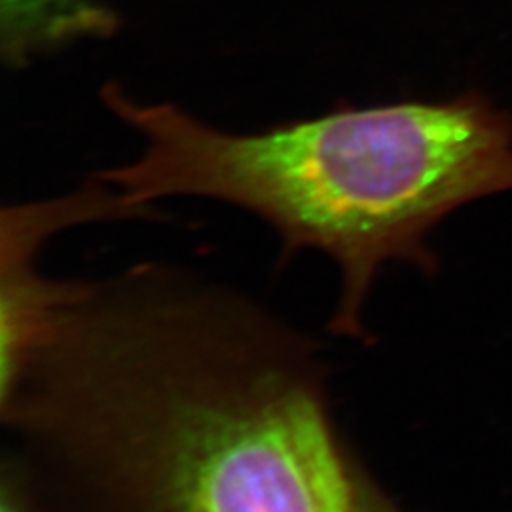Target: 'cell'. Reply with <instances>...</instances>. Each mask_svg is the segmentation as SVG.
Returning a JSON list of instances; mask_svg holds the SVG:
<instances>
[{
    "label": "cell",
    "mask_w": 512,
    "mask_h": 512,
    "mask_svg": "<svg viewBox=\"0 0 512 512\" xmlns=\"http://www.w3.org/2000/svg\"><path fill=\"white\" fill-rule=\"evenodd\" d=\"M323 344L162 264L31 275L0 327L6 465L33 512H363Z\"/></svg>",
    "instance_id": "1"
},
{
    "label": "cell",
    "mask_w": 512,
    "mask_h": 512,
    "mask_svg": "<svg viewBox=\"0 0 512 512\" xmlns=\"http://www.w3.org/2000/svg\"><path fill=\"white\" fill-rule=\"evenodd\" d=\"M0 512H33L21 492L18 478L4 465L0 475Z\"/></svg>",
    "instance_id": "4"
},
{
    "label": "cell",
    "mask_w": 512,
    "mask_h": 512,
    "mask_svg": "<svg viewBox=\"0 0 512 512\" xmlns=\"http://www.w3.org/2000/svg\"><path fill=\"white\" fill-rule=\"evenodd\" d=\"M116 27L114 12L97 0H2V55L23 67L33 55L110 37Z\"/></svg>",
    "instance_id": "3"
},
{
    "label": "cell",
    "mask_w": 512,
    "mask_h": 512,
    "mask_svg": "<svg viewBox=\"0 0 512 512\" xmlns=\"http://www.w3.org/2000/svg\"><path fill=\"white\" fill-rule=\"evenodd\" d=\"M101 101L145 147L95 179L139 207L177 196L236 205L274 228L283 260L329 256L342 281L329 329L359 342L387 264L433 270L427 238L440 220L512 190V118L478 95L346 107L258 133L213 128L173 103H139L114 82Z\"/></svg>",
    "instance_id": "2"
},
{
    "label": "cell",
    "mask_w": 512,
    "mask_h": 512,
    "mask_svg": "<svg viewBox=\"0 0 512 512\" xmlns=\"http://www.w3.org/2000/svg\"><path fill=\"white\" fill-rule=\"evenodd\" d=\"M363 512H404L397 501L385 492L382 484L374 478L368 495H366L365 509Z\"/></svg>",
    "instance_id": "5"
}]
</instances>
